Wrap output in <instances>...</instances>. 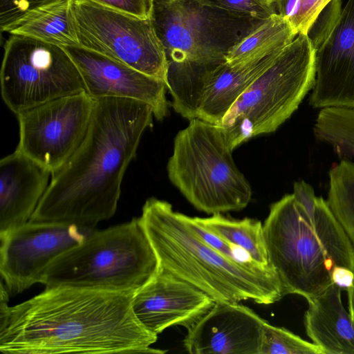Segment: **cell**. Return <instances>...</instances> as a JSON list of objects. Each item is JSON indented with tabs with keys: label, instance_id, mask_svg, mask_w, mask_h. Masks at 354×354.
<instances>
[{
	"label": "cell",
	"instance_id": "cell-1",
	"mask_svg": "<svg viewBox=\"0 0 354 354\" xmlns=\"http://www.w3.org/2000/svg\"><path fill=\"white\" fill-rule=\"evenodd\" d=\"M134 292L46 288L14 306L1 281L0 351L12 354L165 353L138 322Z\"/></svg>",
	"mask_w": 354,
	"mask_h": 354
},
{
	"label": "cell",
	"instance_id": "cell-11",
	"mask_svg": "<svg viewBox=\"0 0 354 354\" xmlns=\"http://www.w3.org/2000/svg\"><path fill=\"white\" fill-rule=\"evenodd\" d=\"M95 100L86 92L57 98L17 115V150L52 175L71 157L89 127Z\"/></svg>",
	"mask_w": 354,
	"mask_h": 354
},
{
	"label": "cell",
	"instance_id": "cell-20",
	"mask_svg": "<svg viewBox=\"0 0 354 354\" xmlns=\"http://www.w3.org/2000/svg\"><path fill=\"white\" fill-rule=\"evenodd\" d=\"M75 0H57L26 12L5 32L62 47L80 46L74 12Z\"/></svg>",
	"mask_w": 354,
	"mask_h": 354
},
{
	"label": "cell",
	"instance_id": "cell-31",
	"mask_svg": "<svg viewBox=\"0 0 354 354\" xmlns=\"http://www.w3.org/2000/svg\"><path fill=\"white\" fill-rule=\"evenodd\" d=\"M189 220L192 227L201 237L225 256L240 261L250 260L242 250L230 245L196 223L194 217L189 216Z\"/></svg>",
	"mask_w": 354,
	"mask_h": 354
},
{
	"label": "cell",
	"instance_id": "cell-26",
	"mask_svg": "<svg viewBox=\"0 0 354 354\" xmlns=\"http://www.w3.org/2000/svg\"><path fill=\"white\" fill-rule=\"evenodd\" d=\"M261 354H323L321 348L283 327L265 322Z\"/></svg>",
	"mask_w": 354,
	"mask_h": 354
},
{
	"label": "cell",
	"instance_id": "cell-17",
	"mask_svg": "<svg viewBox=\"0 0 354 354\" xmlns=\"http://www.w3.org/2000/svg\"><path fill=\"white\" fill-rule=\"evenodd\" d=\"M295 37L282 38L245 60L234 64L224 61L207 71L203 77L196 118L219 125L235 101Z\"/></svg>",
	"mask_w": 354,
	"mask_h": 354
},
{
	"label": "cell",
	"instance_id": "cell-14",
	"mask_svg": "<svg viewBox=\"0 0 354 354\" xmlns=\"http://www.w3.org/2000/svg\"><path fill=\"white\" fill-rule=\"evenodd\" d=\"M78 68L86 93L104 97L134 100L149 105L158 120L169 114L165 82L82 46L63 47Z\"/></svg>",
	"mask_w": 354,
	"mask_h": 354
},
{
	"label": "cell",
	"instance_id": "cell-29",
	"mask_svg": "<svg viewBox=\"0 0 354 354\" xmlns=\"http://www.w3.org/2000/svg\"><path fill=\"white\" fill-rule=\"evenodd\" d=\"M57 0H0V29L8 26L30 10Z\"/></svg>",
	"mask_w": 354,
	"mask_h": 354
},
{
	"label": "cell",
	"instance_id": "cell-18",
	"mask_svg": "<svg viewBox=\"0 0 354 354\" xmlns=\"http://www.w3.org/2000/svg\"><path fill=\"white\" fill-rule=\"evenodd\" d=\"M50 176L48 169L17 149L0 160V234L29 221Z\"/></svg>",
	"mask_w": 354,
	"mask_h": 354
},
{
	"label": "cell",
	"instance_id": "cell-32",
	"mask_svg": "<svg viewBox=\"0 0 354 354\" xmlns=\"http://www.w3.org/2000/svg\"><path fill=\"white\" fill-rule=\"evenodd\" d=\"M108 8L141 18H151L153 0H91Z\"/></svg>",
	"mask_w": 354,
	"mask_h": 354
},
{
	"label": "cell",
	"instance_id": "cell-34",
	"mask_svg": "<svg viewBox=\"0 0 354 354\" xmlns=\"http://www.w3.org/2000/svg\"><path fill=\"white\" fill-rule=\"evenodd\" d=\"M348 312L354 323V279L351 286L347 290Z\"/></svg>",
	"mask_w": 354,
	"mask_h": 354
},
{
	"label": "cell",
	"instance_id": "cell-22",
	"mask_svg": "<svg viewBox=\"0 0 354 354\" xmlns=\"http://www.w3.org/2000/svg\"><path fill=\"white\" fill-rule=\"evenodd\" d=\"M304 211L333 269L342 268L354 272V247L327 201L317 197L315 205Z\"/></svg>",
	"mask_w": 354,
	"mask_h": 354
},
{
	"label": "cell",
	"instance_id": "cell-3",
	"mask_svg": "<svg viewBox=\"0 0 354 354\" xmlns=\"http://www.w3.org/2000/svg\"><path fill=\"white\" fill-rule=\"evenodd\" d=\"M140 220L159 266L216 302L250 300L268 305L285 295L270 266L225 256L201 237L191 225L189 216L175 211L169 202L148 198Z\"/></svg>",
	"mask_w": 354,
	"mask_h": 354
},
{
	"label": "cell",
	"instance_id": "cell-10",
	"mask_svg": "<svg viewBox=\"0 0 354 354\" xmlns=\"http://www.w3.org/2000/svg\"><path fill=\"white\" fill-rule=\"evenodd\" d=\"M80 46L167 82L169 62L150 18H141L91 0H75Z\"/></svg>",
	"mask_w": 354,
	"mask_h": 354
},
{
	"label": "cell",
	"instance_id": "cell-9",
	"mask_svg": "<svg viewBox=\"0 0 354 354\" xmlns=\"http://www.w3.org/2000/svg\"><path fill=\"white\" fill-rule=\"evenodd\" d=\"M3 50L1 93L16 115L53 100L86 92L80 72L64 48L10 35Z\"/></svg>",
	"mask_w": 354,
	"mask_h": 354
},
{
	"label": "cell",
	"instance_id": "cell-30",
	"mask_svg": "<svg viewBox=\"0 0 354 354\" xmlns=\"http://www.w3.org/2000/svg\"><path fill=\"white\" fill-rule=\"evenodd\" d=\"M332 0H300L298 13L292 28L298 34L307 35L322 10Z\"/></svg>",
	"mask_w": 354,
	"mask_h": 354
},
{
	"label": "cell",
	"instance_id": "cell-5",
	"mask_svg": "<svg viewBox=\"0 0 354 354\" xmlns=\"http://www.w3.org/2000/svg\"><path fill=\"white\" fill-rule=\"evenodd\" d=\"M159 261L140 218L95 230L56 257L44 270L46 288L135 292L157 272Z\"/></svg>",
	"mask_w": 354,
	"mask_h": 354
},
{
	"label": "cell",
	"instance_id": "cell-35",
	"mask_svg": "<svg viewBox=\"0 0 354 354\" xmlns=\"http://www.w3.org/2000/svg\"><path fill=\"white\" fill-rule=\"evenodd\" d=\"M266 1H267L270 3L274 4V3L275 2L276 0H266Z\"/></svg>",
	"mask_w": 354,
	"mask_h": 354
},
{
	"label": "cell",
	"instance_id": "cell-25",
	"mask_svg": "<svg viewBox=\"0 0 354 354\" xmlns=\"http://www.w3.org/2000/svg\"><path fill=\"white\" fill-rule=\"evenodd\" d=\"M297 35L289 22L275 14L262 21L233 45L225 55L224 60L229 64L239 63L279 39Z\"/></svg>",
	"mask_w": 354,
	"mask_h": 354
},
{
	"label": "cell",
	"instance_id": "cell-6",
	"mask_svg": "<svg viewBox=\"0 0 354 354\" xmlns=\"http://www.w3.org/2000/svg\"><path fill=\"white\" fill-rule=\"evenodd\" d=\"M167 171L187 201L209 214L242 210L252 198L221 127L198 118L176 135Z\"/></svg>",
	"mask_w": 354,
	"mask_h": 354
},
{
	"label": "cell",
	"instance_id": "cell-27",
	"mask_svg": "<svg viewBox=\"0 0 354 354\" xmlns=\"http://www.w3.org/2000/svg\"><path fill=\"white\" fill-rule=\"evenodd\" d=\"M203 4L237 18L263 21L277 14L266 0H200Z\"/></svg>",
	"mask_w": 354,
	"mask_h": 354
},
{
	"label": "cell",
	"instance_id": "cell-2",
	"mask_svg": "<svg viewBox=\"0 0 354 354\" xmlns=\"http://www.w3.org/2000/svg\"><path fill=\"white\" fill-rule=\"evenodd\" d=\"M145 103L96 100L87 133L75 153L51 176L29 221L95 229L115 213L124 174L153 122Z\"/></svg>",
	"mask_w": 354,
	"mask_h": 354
},
{
	"label": "cell",
	"instance_id": "cell-24",
	"mask_svg": "<svg viewBox=\"0 0 354 354\" xmlns=\"http://www.w3.org/2000/svg\"><path fill=\"white\" fill-rule=\"evenodd\" d=\"M327 203L354 247V163L343 159L329 171Z\"/></svg>",
	"mask_w": 354,
	"mask_h": 354
},
{
	"label": "cell",
	"instance_id": "cell-8",
	"mask_svg": "<svg viewBox=\"0 0 354 354\" xmlns=\"http://www.w3.org/2000/svg\"><path fill=\"white\" fill-rule=\"evenodd\" d=\"M263 229L268 264L285 295L309 301L333 283V264L293 194L270 205Z\"/></svg>",
	"mask_w": 354,
	"mask_h": 354
},
{
	"label": "cell",
	"instance_id": "cell-15",
	"mask_svg": "<svg viewBox=\"0 0 354 354\" xmlns=\"http://www.w3.org/2000/svg\"><path fill=\"white\" fill-rule=\"evenodd\" d=\"M310 104L354 109V0H348L328 34L315 48Z\"/></svg>",
	"mask_w": 354,
	"mask_h": 354
},
{
	"label": "cell",
	"instance_id": "cell-16",
	"mask_svg": "<svg viewBox=\"0 0 354 354\" xmlns=\"http://www.w3.org/2000/svg\"><path fill=\"white\" fill-rule=\"evenodd\" d=\"M265 322L239 303L216 302L187 329L183 345L190 354H261Z\"/></svg>",
	"mask_w": 354,
	"mask_h": 354
},
{
	"label": "cell",
	"instance_id": "cell-28",
	"mask_svg": "<svg viewBox=\"0 0 354 354\" xmlns=\"http://www.w3.org/2000/svg\"><path fill=\"white\" fill-rule=\"evenodd\" d=\"M342 9L341 0H332L318 15L307 34L314 48L328 34Z\"/></svg>",
	"mask_w": 354,
	"mask_h": 354
},
{
	"label": "cell",
	"instance_id": "cell-21",
	"mask_svg": "<svg viewBox=\"0 0 354 354\" xmlns=\"http://www.w3.org/2000/svg\"><path fill=\"white\" fill-rule=\"evenodd\" d=\"M194 221L230 245L240 249L257 265L269 266L263 224L249 218L232 219L221 213L207 218L194 217Z\"/></svg>",
	"mask_w": 354,
	"mask_h": 354
},
{
	"label": "cell",
	"instance_id": "cell-33",
	"mask_svg": "<svg viewBox=\"0 0 354 354\" xmlns=\"http://www.w3.org/2000/svg\"><path fill=\"white\" fill-rule=\"evenodd\" d=\"M354 279V272L342 268H335L332 271V281L342 290H347L352 285Z\"/></svg>",
	"mask_w": 354,
	"mask_h": 354
},
{
	"label": "cell",
	"instance_id": "cell-23",
	"mask_svg": "<svg viewBox=\"0 0 354 354\" xmlns=\"http://www.w3.org/2000/svg\"><path fill=\"white\" fill-rule=\"evenodd\" d=\"M315 138L341 156L354 158V109H322L314 124Z\"/></svg>",
	"mask_w": 354,
	"mask_h": 354
},
{
	"label": "cell",
	"instance_id": "cell-7",
	"mask_svg": "<svg viewBox=\"0 0 354 354\" xmlns=\"http://www.w3.org/2000/svg\"><path fill=\"white\" fill-rule=\"evenodd\" d=\"M315 81V48L308 35L298 34L224 115L218 126L231 150L274 132L298 109Z\"/></svg>",
	"mask_w": 354,
	"mask_h": 354
},
{
	"label": "cell",
	"instance_id": "cell-13",
	"mask_svg": "<svg viewBox=\"0 0 354 354\" xmlns=\"http://www.w3.org/2000/svg\"><path fill=\"white\" fill-rule=\"evenodd\" d=\"M215 303L206 293L159 266L155 274L134 292L131 306L142 326L158 335L176 325L188 329Z\"/></svg>",
	"mask_w": 354,
	"mask_h": 354
},
{
	"label": "cell",
	"instance_id": "cell-4",
	"mask_svg": "<svg viewBox=\"0 0 354 354\" xmlns=\"http://www.w3.org/2000/svg\"><path fill=\"white\" fill-rule=\"evenodd\" d=\"M151 19L167 53L171 105L183 118L196 116L205 74L262 21L235 17L200 0H153Z\"/></svg>",
	"mask_w": 354,
	"mask_h": 354
},
{
	"label": "cell",
	"instance_id": "cell-19",
	"mask_svg": "<svg viewBox=\"0 0 354 354\" xmlns=\"http://www.w3.org/2000/svg\"><path fill=\"white\" fill-rule=\"evenodd\" d=\"M341 291L333 283L308 301L306 334L323 354H354V323L343 306Z\"/></svg>",
	"mask_w": 354,
	"mask_h": 354
},
{
	"label": "cell",
	"instance_id": "cell-12",
	"mask_svg": "<svg viewBox=\"0 0 354 354\" xmlns=\"http://www.w3.org/2000/svg\"><path fill=\"white\" fill-rule=\"evenodd\" d=\"M95 230L75 225L27 223L0 234V274L10 295L40 283L47 266Z\"/></svg>",
	"mask_w": 354,
	"mask_h": 354
}]
</instances>
